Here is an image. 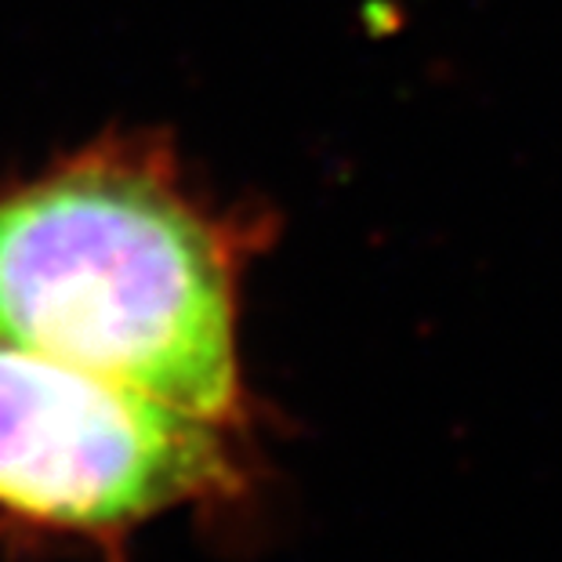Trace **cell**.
Returning <instances> with one entry per match:
<instances>
[{"mask_svg": "<svg viewBox=\"0 0 562 562\" xmlns=\"http://www.w3.org/2000/svg\"><path fill=\"white\" fill-rule=\"evenodd\" d=\"M0 338L225 425L240 411L229 250L135 164L0 196Z\"/></svg>", "mask_w": 562, "mask_h": 562, "instance_id": "6da1fadb", "label": "cell"}, {"mask_svg": "<svg viewBox=\"0 0 562 562\" xmlns=\"http://www.w3.org/2000/svg\"><path fill=\"white\" fill-rule=\"evenodd\" d=\"M233 483L207 417L0 338V508L124 533Z\"/></svg>", "mask_w": 562, "mask_h": 562, "instance_id": "7a4b0ae2", "label": "cell"}]
</instances>
